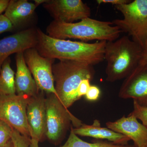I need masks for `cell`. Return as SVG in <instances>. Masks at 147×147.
Returning <instances> with one entry per match:
<instances>
[{
  "label": "cell",
  "mask_w": 147,
  "mask_h": 147,
  "mask_svg": "<svg viewBox=\"0 0 147 147\" xmlns=\"http://www.w3.org/2000/svg\"><path fill=\"white\" fill-rule=\"evenodd\" d=\"M38 42L37 29L30 28L0 40V70L10 55L35 48Z\"/></svg>",
  "instance_id": "11"
},
{
  "label": "cell",
  "mask_w": 147,
  "mask_h": 147,
  "mask_svg": "<svg viewBox=\"0 0 147 147\" xmlns=\"http://www.w3.org/2000/svg\"><path fill=\"white\" fill-rule=\"evenodd\" d=\"M119 96L132 98L139 105L147 107V63L143 59L139 65L125 79Z\"/></svg>",
  "instance_id": "10"
},
{
  "label": "cell",
  "mask_w": 147,
  "mask_h": 147,
  "mask_svg": "<svg viewBox=\"0 0 147 147\" xmlns=\"http://www.w3.org/2000/svg\"><path fill=\"white\" fill-rule=\"evenodd\" d=\"M74 133L77 136L93 137L95 139H106L116 144L127 145L130 139L123 134H120L108 127H102L100 121H94L92 125L82 124L81 126L74 128Z\"/></svg>",
  "instance_id": "15"
},
{
  "label": "cell",
  "mask_w": 147,
  "mask_h": 147,
  "mask_svg": "<svg viewBox=\"0 0 147 147\" xmlns=\"http://www.w3.org/2000/svg\"><path fill=\"white\" fill-rule=\"evenodd\" d=\"M112 21H98L90 18L76 23L52 21L47 28V35L55 38L79 39L82 42L90 40L113 41L118 39L122 32Z\"/></svg>",
  "instance_id": "2"
},
{
  "label": "cell",
  "mask_w": 147,
  "mask_h": 147,
  "mask_svg": "<svg viewBox=\"0 0 147 147\" xmlns=\"http://www.w3.org/2000/svg\"><path fill=\"white\" fill-rule=\"evenodd\" d=\"M123 16L112 21L122 32L144 49L147 39V0H134L125 4L115 6Z\"/></svg>",
  "instance_id": "5"
},
{
  "label": "cell",
  "mask_w": 147,
  "mask_h": 147,
  "mask_svg": "<svg viewBox=\"0 0 147 147\" xmlns=\"http://www.w3.org/2000/svg\"><path fill=\"white\" fill-rule=\"evenodd\" d=\"M144 50V59L147 63V39Z\"/></svg>",
  "instance_id": "29"
},
{
  "label": "cell",
  "mask_w": 147,
  "mask_h": 147,
  "mask_svg": "<svg viewBox=\"0 0 147 147\" xmlns=\"http://www.w3.org/2000/svg\"><path fill=\"white\" fill-rule=\"evenodd\" d=\"M106 125L108 128L132 140L135 147H143L147 144V128L131 113L115 121L107 122Z\"/></svg>",
  "instance_id": "13"
},
{
  "label": "cell",
  "mask_w": 147,
  "mask_h": 147,
  "mask_svg": "<svg viewBox=\"0 0 147 147\" xmlns=\"http://www.w3.org/2000/svg\"><path fill=\"white\" fill-rule=\"evenodd\" d=\"M131 113L142 121V124L147 128V107L141 106L133 100V110Z\"/></svg>",
  "instance_id": "20"
},
{
  "label": "cell",
  "mask_w": 147,
  "mask_h": 147,
  "mask_svg": "<svg viewBox=\"0 0 147 147\" xmlns=\"http://www.w3.org/2000/svg\"><path fill=\"white\" fill-rule=\"evenodd\" d=\"M3 147H13V143H12L11 140L9 141V142H8V143Z\"/></svg>",
  "instance_id": "30"
},
{
  "label": "cell",
  "mask_w": 147,
  "mask_h": 147,
  "mask_svg": "<svg viewBox=\"0 0 147 147\" xmlns=\"http://www.w3.org/2000/svg\"><path fill=\"white\" fill-rule=\"evenodd\" d=\"M70 132L67 140L64 144L59 147H135L134 145H118L105 142L89 143L83 141L76 135L70 127Z\"/></svg>",
  "instance_id": "18"
},
{
  "label": "cell",
  "mask_w": 147,
  "mask_h": 147,
  "mask_svg": "<svg viewBox=\"0 0 147 147\" xmlns=\"http://www.w3.org/2000/svg\"><path fill=\"white\" fill-rule=\"evenodd\" d=\"M13 129L10 125L0 119V147H3L11 140Z\"/></svg>",
  "instance_id": "19"
},
{
  "label": "cell",
  "mask_w": 147,
  "mask_h": 147,
  "mask_svg": "<svg viewBox=\"0 0 147 147\" xmlns=\"http://www.w3.org/2000/svg\"><path fill=\"white\" fill-rule=\"evenodd\" d=\"M131 1L129 0H97L96 2L98 5L102 3L112 4L115 6L125 4L130 2Z\"/></svg>",
  "instance_id": "25"
},
{
  "label": "cell",
  "mask_w": 147,
  "mask_h": 147,
  "mask_svg": "<svg viewBox=\"0 0 147 147\" xmlns=\"http://www.w3.org/2000/svg\"><path fill=\"white\" fill-rule=\"evenodd\" d=\"M48 94V96L45 98V136L51 142L58 144L65 136L71 122L75 128L81 126L83 123L63 105L55 94Z\"/></svg>",
  "instance_id": "6"
},
{
  "label": "cell",
  "mask_w": 147,
  "mask_h": 147,
  "mask_svg": "<svg viewBox=\"0 0 147 147\" xmlns=\"http://www.w3.org/2000/svg\"><path fill=\"white\" fill-rule=\"evenodd\" d=\"M43 7L54 20L66 23L90 18L89 7L81 0H49Z\"/></svg>",
  "instance_id": "9"
},
{
  "label": "cell",
  "mask_w": 147,
  "mask_h": 147,
  "mask_svg": "<svg viewBox=\"0 0 147 147\" xmlns=\"http://www.w3.org/2000/svg\"><path fill=\"white\" fill-rule=\"evenodd\" d=\"M13 29L12 24L4 14L0 15V34L5 32L11 31Z\"/></svg>",
  "instance_id": "22"
},
{
  "label": "cell",
  "mask_w": 147,
  "mask_h": 147,
  "mask_svg": "<svg viewBox=\"0 0 147 147\" xmlns=\"http://www.w3.org/2000/svg\"><path fill=\"white\" fill-rule=\"evenodd\" d=\"M143 147H147V144L146 145V146H144Z\"/></svg>",
  "instance_id": "31"
},
{
  "label": "cell",
  "mask_w": 147,
  "mask_h": 147,
  "mask_svg": "<svg viewBox=\"0 0 147 147\" xmlns=\"http://www.w3.org/2000/svg\"><path fill=\"white\" fill-rule=\"evenodd\" d=\"M24 57L39 90L53 94L58 98L53 72L55 59L42 57L36 48L24 51Z\"/></svg>",
  "instance_id": "8"
},
{
  "label": "cell",
  "mask_w": 147,
  "mask_h": 147,
  "mask_svg": "<svg viewBox=\"0 0 147 147\" xmlns=\"http://www.w3.org/2000/svg\"><path fill=\"white\" fill-rule=\"evenodd\" d=\"M16 71L15 76V86L16 94L32 98L39 92L34 79L25 62L24 52L16 54Z\"/></svg>",
  "instance_id": "14"
},
{
  "label": "cell",
  "mask_w": 147,
  "mask_h": 147,
  "mask_svg": "<svg viewBox=\"0 0 147 147\" xmlns=\"http://www.w3.org/2000/svg\"><path fill=\"white\" fill-rule=\"evenodd\" d=\"M90 80L84 79L81 82L77 89V94L80 98L83 96H85L90 87Z\"/></svg>",
  "instance_id": "24"
},
{
  "label": "cell",
  "mask_w": 147,
  "mask_h": 147,
  "mask_svg": "<svg viewBox=\"0 0 147 147\" xmlns=\"http://www.w3.org/2000/svg\"><path fill=\"white\" fill-rule=\"evenodd\" d=\"M100 94V89L95 86H90L85 95L86 98L89 101H96L98 99Z\"/></svg>",
  "instance_id": "23"
},
{
  "label": "cell",
  "mask_w": 147,
  "mask_h": 147,
  "mask_svg": "<svg viewBox=\"0 0 147 147\" xmlns=\"http://www.w3.org/2000/svg\"><path fill=\"white\" fill-rule=\"evenodd\" d=\"M9 2V0H0V15L5 11Z\"/></svg>",
  "instance_id": "26"
},
{
  "label": "cell",
  "mask_w": 147,
  "mask_h": 147,
  "mask_svg": "<svg viewBox=\"0 0 147 147\" xmlns=\"http://www.w3.org/2000/svg\"><path fill=\"white\" fill-rule=\"evenodd\" d=\"M31 139L22 135L16 129H13L11 139L13 147H29L30 146Z\"/></svg>",
  "instance_id": "21"
},
{
  "label": "cell",
  "mask_w": 147,
  "mask_h": 147,
  "mask_svg": "<svg viewBox=\"0 0 147 147\" xmlns=\"http://www.w3.org/2000/svg\"><path fill=\"white\" fill-rule=\"evenodd\" d=\"M38 42L36 48L45 57L61 60L74 61L94 66L104 60L107 41L94 43L53 38L37 29Z\"/></svg>",
  "instance_id": "1"
},
{
  "label": "cell",
  "mask_w": 147,
  "mask_h": 147,
  "mask_svg": "<svg viewBox=\"0 0 147 147\" xmlns=\"http://www.w3.org/2000/svg\"><path fill=\"white\" fill-rule=\"evenodd\" d=\"M9 57L3 63L0 70V95L16 94L15 73Z\"/></svg>",
  "instance_id": "17"
},
{
  "label": "cell",
  "mask_w": 147,
  "mask_h": 147,
  "mask_svg": "<svg viewBox=\"0 0 147 147\" xmlns=\"http://www.w3.org/2000/svg\"><path fill=\"white\" fill-rule=\"evenodd\" d=\"M48 0H34V4L36 7L41 4H44L47 2Z\"/></svg>",
  "instance_id": "28"
},
{
  "label": "cell",
  "mask_w": 147,
  "mask_h": 147,
  "mask_svg": "<svg viewBox=\"0 0 147 147\" xmlns=\"http://www.w3.org/2000/svg\"><path fill=\"white\" fill-rule=\"evenodd\" d=\"M44 92L31 98L27 107V121L30 131L31 139L42 142L46 131V112Z\"/></svg>",
  "instance_id": "12"
},
{
  "label": "cell",
  "mask_w": 147,
  "mask_h": 147,
  "mask_svg": "<svg viewBox=\"0 0 147 147\" xmlns=\"http://www.w3.org/2000/svg\"><path fill=\"white\" fill-rule=\"evenodd\" d=\"M53 72L58 98L67 109L80 99L77 89L81 82L86 79L92 81L95 74L93 66L69 60L54 63Z\"/></svg>",
  "instance_id": "4"
},
{
  "label": "cell",
  "mask_w": 147,
  "mask_h": 147,
  "mask_svg": "<svg viewBox=\"0 0 147 147\" xmlns=\"http://www.w3.org/2000/svg\"><path fill=\"white\" fill-rule=\"evenodd\" d=\"M36 7L34 3L27 0H11L4 14L14 29L17 28L31 18Z\"/></svg>",
  "instance_id": "16"
},
{
  "label": "cell",
  "mask_w": 147,
  "mask_h": 147,
  "mask_svg": "<svg viewBox=\"0 0 147 147\" xmlns=\"http://www.w3.org/2000/svg\"><path fill=\"white\" fill-rule=\"evenodd\" d=\"M31 98L16 94L0 95V119L22 135L31 138L26 110Z\"/></svg>",
  "instance_id": "7"
},
{
  "label": "cell",
  "mask_w": 147,
  "mask_h": 147,
  "mask_svg": "<svg viewBox=\"0 0 147 147\" xmlns=\"http://www.w3.org/2000/svg\"><path fill=\"white\" fill-rule=\"evenodd\" d=\"M39 142L35 139H31V144L30 147H39L38 146Z\"/></svg>",
  "instance_id": "27"
},
{
  "label": "cell",
  "mask_w": 147,
  "mask_h": 147,
  "mask_svg": "<svg viewBox=\"0 0 147 147\" xmlns=\"http://www.w3.org/2000/svg\"><path fill=\"white\" fill-rule=\"evenodd\" d=\"M104 57L106 81L114 82L126 78L139 65L144 59V50L125 36L106 42Z\"/></svg>",
  "instance_id": "3"
}]
</instances>
